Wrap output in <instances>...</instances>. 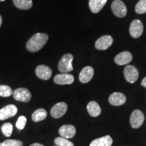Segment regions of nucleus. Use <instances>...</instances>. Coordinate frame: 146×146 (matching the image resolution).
Segmentation results:
<instances>
[{"instance_id":"1","label":"nucleus","mask_w":146,"mask_h":146,"mask_svg":"<svg viewBox=\"0 0 146 146\" xmlns=\"http://www.w3.org/2000/svg\"><path fill=\"white\" fill-rule=\"evenodd\" d=\"M48 39V35L45 33H38L35 34L27 41L26 44L27 50L32 53L41 50L47 43Z\"/></svg>"},{"instance_id":"2","label":"nucleus","mask_w":146,"mask_h":146,"mask_svg":"<svg viewBox=\"0 0 146 146\" xmlns=\"http://www.w3.org/2000/svg\"><path fill=\"white\" fill-rule=\"evenodd\" d=\"M73 56L70 54H64L58 62V68L60 72L68 73L73 70L72 60Z\"/></svg>"},{"instance_id":"3","label":"nucleus","mask_w":146,"mask_h":146,"mask_svg":"<svg viewBox=\"0 0 146 146\" xmlns=\"http://www.w3.org/2000/svg\"><path fill=\"white\" fill-rule=\"evenodd\" d=\"M13 98L18 102H29L31 99V94L29 89L26 88H18L15 89L12 93Z\"/></svg>"},{"instance_id":"4","label":"nucleus","mask_w":146,"mask_h":146,"mask_svg":"<svg viewBox=\"0 0 146 146\" xmlns=\"http://www.w3.org/2000/svg\"><path fill=\"white\" fill-rule=\"evenodd\" d=\"M111 9L113 14L118 18H123L127 15V7L120 0H114L111 5Z\"/></svg>"},{"instance_id":"5","label":"nucleus","mask_w":146,"mask_h":146,"mask_svg":"<svg viewBox=\"0 0 146 146\" xmlns=\"http://www.w3.org/2000/svg\"><path fill=\"white\" fill-rule=\"evenodd\" d=\"M124 76L128 83H134L139 78V71L134 66L127 65L124 69Z\"/></svg>"},{"instance_id":"6","label":"nucleus","mask_w":146,"mask_h":146,"mask_svg":"<svg viewBox=\"0 0 146 146\" xmlns=\"http://www.w3.org/2000/svg\"><path fill=\"white\" fill-rule=\"evenodd\" d=\"M144 114L140 110H135L130 117V125L133 129H139L144 122Z\"/></svg>"},{"instance_id":"7","label":"nucleus","mask_w":146,"mask_h":146,"mask_svg":"<svg viewBox=\"0 0 146 146\" xmlns=\"http://www.w3.org/2000/svg\"><path fill=\"white\" fill-rule=\"evenodd\" d=\"M68 106L65 102H58L51 109V116L54 118H60L62 117L67 112Z\"/></svg>"},{"instance_id":"8","label":"nucleus","mask_w":146,"mask_h":146,"mask_svg":"<svg viewBox=\"0 0 146 146\" xmlns=\"http://www.w3.org/2000/svg\"><path fill=\"white\" fill-rule=\"evenodd\" d=\"M143 32V25L139 20H134L129 27V33L133 38H139L141 36Z\"/></svg>"},{"instance_id":"9","label":"nucleus","mask_w":146,"mask_h":146,"mask_svg":"<svg viewBox=\"0 0 146 146\" xmlns=\"http://www.w3.org/2000/svg\"><path fill=\"white\" fill-rule=\"evenodd\" d=\"M113 43V39L110 35H104L100 37L95 43V47L98 50H106Z\"/></svg>"},{"instance_id":"10","label":"nucleus","mask_w":146,"mask_h":146,"mask_svg":"<svg viewBox=\"0 0 146 146\" xmlns=\"http://www.w3.org/2000/svg\"><path fill=\"white\" fill-rule=\"evenodd\" d=\"M18 108L15 105L10 104L0 110V120H4L13 117L17 114Z\"/></svg>"},{"instance_id":"11","label":"nucleus","mask_w":146,"mask_h":146,"mask_svg":"<svg viewBox=\"0 0 146 146\" xmlns=\"http://www.w3.org/2000/svg\"><path fill=\"white\" fill-rule=\"evenodd\" d=\"M74 81V76L68 73H61L56 74L54 78L55 83L58 85H70Z\"/></svg>"},{"instance_id":"12","label":"nucleus","mask_w":146,"mask_h":146,"mask_svg":"<svg viewBox=\"0 0 146 146\" xmlns=\"http://www.w3.org/2000/svg\"><path fill=\"white\" fill-rule=\"evenodd\" d=\"M36 75L42 80L50 79L52 75V70L50 67L45 65H39L35 69Z\"/></svg>"},{"instance_id":"13","label":"nucleus","mask_w":146,"mask_h":146,"mask_svg":"<svg viewBox=\"0 0 146 146\" xmlns=\"http://www.w3.org/2000/svg\"><path fill=\"white\" fill-rule=\"evenodd\" d=\"M108 101L111 105L114 106H120L125 104L127 98L125 94L120 92H114L110 96Z\"/></svg>"},{"instance_id":"14","label":"nucleus","mask_w":146,"mask_h":146,"mask_svg":"<svg viewBox=\"0 0 146 146\" xmlns=\"http://www.w3.org/2000/svg\"><path fill=\"white\" fill-rule=\"evenodd\" d=\"M76 128L72 125H65L59 129V134L61 137L66 139H71L75 135Z\"/></svg>"},{"instance_id":"15","label":"nucleus","mask_w":146,"mask_h":146,"mask_svg":"<svg viewBox=\"0 0 146 146\" xmlns=\"http://www.w3.org/2000/svg\"><path fill=\"white\" fill-rule=\"evenodd\" d=\"M94 75V70L91 66H86L80 72L79 81L82 83H87L92 79Z\"/></svg>"},{"instance_id":"16","label":"nucleus","mask_w":146,"mask_h":146,"mask_svg":"<svg viewBox=\"0 0 146 146\" xmlns=\"http://www.w3.org/2000/svg\"><path fill=\"white\" fill-rule=\"evenodd\" d=\"M132 54L129 52H123L118 55H116L114 58V62L116 64L123 66L128 64L132 61Z\"/></svg>"},{"instance_id":"17","label":"nucleus","mask_w":146,"mask_h":146,"mask_svg":"<svg viewBox=\"0 0 146 146\" xmlns=\"http://www.w3.org/2000/svg\"><path fill=\"white\" fill-rule=\"evenodd\" d=\"M112 143V138L110 135H105L93 140L89 146H111Z\"/></svg>"},{"instance_id":"18","label":"nucleus","mask_w":146,"mask_h":146,"mask_svg":"<svg viewBox=\"0 0 146 146\" xmlns=\"http://www.w3.org/2000/svg\"><path fill=\"white\" fill-rule=\"evenodd\" d=\"M108 0H89V6L91 12L97 14L104 7Z\"/></svg>"},{"instance_id":"19","label":"nucleus","mask_w":146,"mask_h":146,"mask_svg":"<svg viewBox=\"0 0 146 146\" xmlns=\"http://www.w3.org/2000/svg\"><path fill=\"white\" fill-rule=\"evenodd\" d=\"M87 112L92 117H97L100 116L102 112V109L98 102L95 101H91L89 102L87 106Z\"/></svg>"},{"instance_id":"20","label":"nucleus","mask_w":146,"mask_h":146,"mask_svg":"<svg viewBox=\"0 0 146 146\" xmlns=\"http://www.w3.org/2000/svg\"><path fill=\"white\" fill-rule=\"evenodd\" d=\"M13 3L16 8L21 10H27L32 8V0H13Z\"/></svg>"},{"instance_id":"21","label":"nucleus","mask_w":146,"mask_h":146,"mask_svg":"<svg viewBox=\"0 0 146 146\" xmlns=\"http://www.w3.org/2000/svg\"><path fill=\"white\" fill-rule=\"evenodd\" d=\"M47 112L45 109L39 108L33 113L32 114V120L35 123L40 122L45 119L47 117Z\"/></svg>"},{"instance_id":"22","label":"nucleus","mask_w":146,"mask_h":146,"mask_svg":"<svg viewBox=\"0 0 146 146\" xmlns=\"http://www.w3.org/2000/svg\"><path fill=\"white\" fill-rule=\"evenodd\" d=\"M54 143L58 146H74V143L62 137H56L54 139Z\"/></svg>"},{"instance_id":"23","label":"nucleus","mask_w":146,"mask_h":146,"mask_svg":"<svg viewBox=\"0 0 146 146\" xmlns=\"http://www.w3.org/2000/svg\"><path fill=\"white\" fill-rule=\"evenodd\" d=\"M1 132L5 137H10L13 131V126L10 123H6L1 127Z\"/></svg>"},{"instance_id":"24","label":"nucleus","mask_w":146,"mask_h":146,"mask_svg":"<svg viewBox=\"0 0 146 146\" xmlns=\"http://www.w3.org/2000/svg\"><path fill=\"white\" fill-rule=\"evenodd\" d=\"M13 91L10 87L8 85H0V96L3 98H8L12 94Z\"/></svg>"},{"instance_id":"25","label":"nucleus","mask_w":146,"mask_h":146,"mask_svg":"<svg viewBox=\"0 0 146 146\" xmlns=\"http://www.w3.org/2000/svg\"><path fill=\"white\" fill-rule=\"evenodd\" d=\"M135 10L139 14L146 13V0H140L136 4Z\"/></svg>"},{"instance_id":"26","label":"nucleus","mask_w":146,"mask_h":146,"mask_svg":"<svg viewBox=\"0 0 146 146\" xmlns=\"http://www.w3.org/2000/svg\"><path fill=\"white\" fill-rule=\"evenodd\" d=\"M27 119L25 116H21L18 118L17 122L16 123V127L18 130H23L27 124Z\"/></svg>"},{"instance_id":"27","label":"nucleus","mask_w":146,"mask_h":146,"mask_svg":"<svg viewBox=\"0 0 146 146\" xmlns=\"http://www.w3.org/2000/svg\"><path fill=\"white\" fill-rule=\"evenodd\" d=\"M2 143L4 146H23V142L16 139H7Z\"/></svg>"},{"instance_id":"28","label":"nucleus","mask_w":146,"mask_h":146,"mask_svg":"<svg viewBox=\"0 0 146 146\" xmlns=\"http://www.w3.org/2000/svg\"><path fill=\"white\" fill-rule=\"evenodd\" d=\"M141 85L143 87H145V88H146V76H145V78H143V80H142Z\"/></svg>"},{"instance_id":"29","label":"nucleus","mask_w":146,"mask_h":146,"mask_svg":"<svg viewBox=\"0 0 146 146\" xmlns=\"http://www.w3.org/2000/svg\"><path fill=\"white\" fill-rule=\"evenodd\" d=\"M29 146H44V145H42V144L38 143H33V144H31V145H29Z\"/></svg>"},{"instance_id":"30","label":"nucleus","mask_w":146,"mask_h":146,"mask_svg":"<svg viewBox=\"0 0 146 146\" xmlns=\"http://www.w3.org/2000/svg\"><path fill=\"white\" fill-rule=\"evenodd\" d=\"M1 24H2V17L0 15V27L1 26Z\"/></svg>"},{"instance_id":"31","label":"nucleus","mask_w":146,"mask_h":146,"mask_svg":"<svg viewBox=\"0 0 146 146\" xmlns=\"http://www.w3.org/2000/svg\"><path fill=\"white\" fill-rule=\"evenodd\" d=\"M0 146H4V145H3V143H0Z\"/></svg>"},{"instance_id":"32","label":"nucleus","mask_w":146,"mask_h":146,"mask_svg":"<svg viewBox=\"0 0 146 146\" xmlns=\"http://www.w3.org/2000/svg\"><path fill=\"white\" fill-rule=\"evenodd\" d=\"M5 1V0H0V1Z\"/></svg>"},{"instance_id":"33","label":"nucleus","mask_w":146,"mask_h":146,"mask_svg":"<svg viewBox=\"0 0 146 146\" xmlns=\"http://www.w3.org/2000/svg\"><path fill=\"white\" fill-rule=\"evenodd\" d=\"M55 146H58V145H55Z\"/></svg>"}]
</instances>
